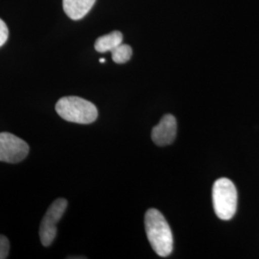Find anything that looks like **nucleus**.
<instances>
[{"label": "nucleus", "mask_w": 259, "mask_h": 259, "mask_svg": "<svg viewBox=\"0 0 259 259\" xmlns=\"http://www.w3.org/2000/svg\"><path fill=\"white\" fill-rule=\"evenodd\" d=\"M145 230L149 242L157 255L166 257L173 250V235L164 216L151 208L145 214Z\"/></svg>", "instance_id": "1"}, {"label": "nucleus", "mask_w": 259, "mask_h": 259, "mask_svg": "<svg viewBox=\"0 0 259 259\" xmlns=\"http://www.w3.org/2000/svg\"><path fill=\"white\" fill-rule=\"evenodd\" d=\"M57 113L65 120L90 124L97 119L98 111L93 103L77 96H66L56 104Z\"/></svg>", "instance_id": "2"}, {"label": "nucleus", "mask_w": 259, "mask_h": 259, "mask_svg": "<svg viewBox=\"0 0 259 259\" xmlns=\"http://www.w3.org/2000/svg\"><path fill=\"white\" fill-rule=\"evenodd\" d=\"M214 211L221 220H231L237 209V190L227 178L217 180L212 188Z\"/></svg>", "instance_id": "3"}, {"label": "nucleus", "mask_w": 259, "mask_h": 259, "mask_svg": "<svg viewBox=\"0 0 259 259\" xmlns=\"http://www.w3.org/2000/svg\"><path fill=\"white\" fill-rule=\"evenodd\" d=\"M67 207V201L63 198L57 199L42 218L39 227V238L45 247L50 246L57 235V224L64 216Z\"/></svg>", "instance_id": "4"}, {"label": "nucleus", "mask_w": 259, "mask_h": 259, "mask_svg": "<svg viewBox=\"0 0 259 259\" xmlns=\"http://www.w3.org/2000/svg\"><path fill=\"white\" fill-rule=\"evenodd\" d=\"M29 146L23 139L10 133H0V161L18 163L27 157Z\"/></svg>", "instance_id": "5"}, {"label": "nucleus", "mask_w": 259, "mask_h": 259, "mask_svg": "<svg viewBox=\"0 0 259 259\" xmlns=\"http://www.w3.org/2000/svg\"><path fill=\"white\" fill-rule=\"evenodd\" d=\"M177 136V120L172 114H165L152 131V139L157 146L171 144Z\"/></svg>", "instance_id": "6"}, {"label": "nucleus", "mask_w": 259, "mask_h": 259, "mask_svg": "<svg viewBox=\"0 0 259 259\" xmlns=\"http://www.w3.org/2000/svg\"><path fill=\"white\" fill-rule=\"evenodd\" d=\"M96 0H63L65 14L73 20L83 19L93 8Z\"/></svg>", "instance_id": "7"}, {"label": "nucleus", "mask_w": 259, "mask_h": 259, "mask_svg": "<svg viewBox=\"0 0 259 259\" xmlns=\"http://www.w3.org/2000/svg\"><path fill=\"white\" fill-rule=\"evenodd\" d=\"M123 41V35L119 31H113L108 35L98 37L95 41V50L105 53L108 51H112L115 47L120 46Z\"/></svg>", "instance_id": "8"}, {"label": "nucleus", "mask_w": 259, "mask_h": 259, "mask_svg": "<svg viewBox=\"0 0 259 259\" xmlns=\"http://www.w3.org/2000/svg\"><path fill=\"white\" fill-rule=\"evenodd\" d=\"M132 55H133V49L128 45L121 44L120 46L115 47L111 51L112 60L116 64L127 63L128 61H130V59L132 58Z\"/></svg>", "instance_id": "9"}, {"label": "nucleus", "mask_w": 259, "mask_h": 259, "mask_svg": "<svg viewBox=\"0 0 259 259\" xmlns=\"http://www.w3.org/2000/svg\"><path fill=\"white\" fill-rule=\"evenodd\" d=\"M10 242L4 235H0V259H6L9 255Z\"/></svg>", "instance_id": "10"}, {"label": "nucleus", "mask_w": 259, "mask_h": 259, "mask_svg": "<svg viewBox=\"0 0 259 259\" xmlns=\"http://www.w3.org/2000/svg\"><path fill=\"white\" fill-rule=\"evenodd\" d=\"M9 30L6 23L0 19V47H2L8 39Z\"/></svg>", "instance_id": "11"}, {"label": "nucleus", "mask_w": 259, "mask_h": 259, "mask_svg": "<svg viewBox=\"0 0 259 259\" xmlns=\"http://www.w3.org/2000/svg\"><path fill=\"white\" fill-rule=\"evenodd\" d=\"M100 62L101 63H105V59H100Z\"/></svg>", "instance_id": "12"}]
</instances>
